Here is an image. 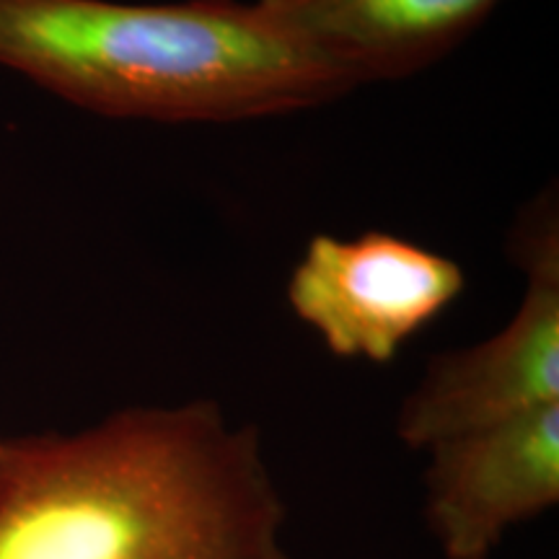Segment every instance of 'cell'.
<instances>
[{
  "label": "cell",
  "mask_w": 559,
  "mask_h": 559,
  "mask_svg": "<svg viewBox=\"0 0 559 559\" xmlns=\"http://www.w3.org/2000/svg\"><path fill=\"white\" fill-rule=\"evenodd\" d=\"M285 521L262 432L218 402L0 449V559H293Z\"/></svg>",
  "instance_id": "obj_1"
},
{
  "label": "cell",
  "mask_w": 559,
  "mask_h": 559,
  "mask_svg": "<svg viewBox=\"0 0 559 559\" xmlns=\"http://www.w3.org/2000/svg\"><path fill=\"white\" fill-rule=\"evenodd\" d=\"M0 66L115 120L241 122L355 88L239 0H0Z\"/></svg>",
  "instance_id": "obj_2"
},
{
  "label": "cell",
  "mask_w": 559,
  "mask_h": 559,
  "mask_svg": "<svg viewBox=\"0 0 559 559\" xmlns=\"http://www.w3.org/2000/svg\"><path fill=\"white\" fill-rule=\"evenodd\" d=\"M508 254L526 275L513 319L485 342L430 358L404 396L396 438L409 449L559 404V223L557 198L531 200L508 234Z\"/></svg>",
  "instance_id": "obj_3"
},
{
  "label": "cell",
  "mask_w": 559,
  "mask_h": 559,
  "mask_svg": "<svg viewBox=\"0 0 559 559\" xmlns=\"http://www.w3.org/2000/svg\"><path fill=\"white\" fill-rule=\"evenodd\" d=\"M464 288L459 262L402 236L317 234L290 272L288 304L332 355L386 366Z\"/></svg>",
  "instance_id": "obj_4"
},
{
  "label": "cell",
  "mask_w": 559,
  "mask_h": 559,
  "mask_svg": "<svg viewBox=\"0 0 559 559\" xmlns=\"http://www.w3.org/2000/svg\"><path fill=\"white\" fill-rule=\"evenodd\" d=\"M425 451L423 519L443 559H492L510 528L559 502V404Z\"/></svg>",
  "instance_id": "obj_5"
},
{
  "label": "cell",
  "mask_w": 559,
  "mask_h": 559,
  "mask_svg": "<svg viewBox=\"0 0 559 559\" xmlns=\"http://www.w3.org/2000/svg\"><path fill=\"white\" fill-rule=\"evenodd\" d=\"M500 0H257V9L355 83L409 79L456 50Z\"/></svg>",
  "instance_id": "obj_6"
},
{
  "label": "cell",
  "mask_w": 559,
  "mask_h": 559,
  "mask_svg": "<svg viewBox=\"0 0 559 559\" xmlns=\"http://www.w3.org/2000/svg\"><path fill=\"white\" fill-rule=\"evenodd\" d=\"M0 449H3V438H0Z\"/></svg>",
  "instance_id": "obj_7"
}]
</instances>
